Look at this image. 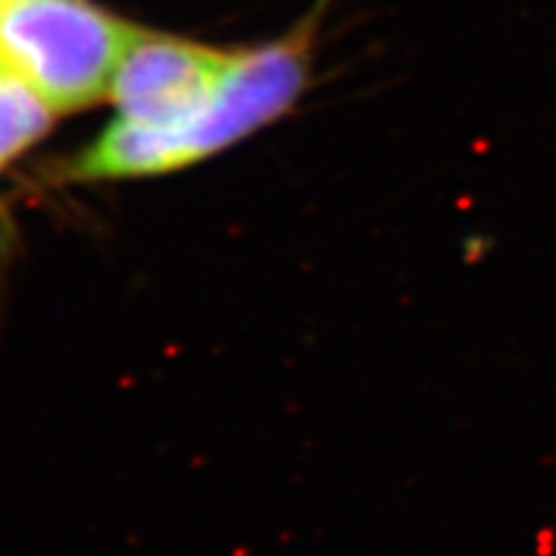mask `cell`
Segmentation results:
<instances>
[{"label": "cell", "instance_id": "3", "mask_svg": "<svg viewBox=\"0 0 556 556\" xmlns=\"http://www.w3.org/2000/svg\"><path fill=\"white\" fill-rule=\"evenodd\" d=\"M229 60V52L137 31L109 96L119 106V119L163 131L184 129L212 103Z\"/></svg>", "mask_w": 556, "mask_h": 556}, {"label": "cell", "instance_id": "2", "mask_svg": "<svg viewBox=\"0 0 556 556\" xmlns=\"http://www.w3.org/2000/svg\"><path fill=\"white\" fill-rule=\"evenodd\" d=\"M135 34L93 0H0V65L54 111L109 96Z\"/></svg>", "mask_w": 556, "mask_h": 556}, {"label": "cell", "instance_id": "1", "mask_svg": "<svg viewBox=\"0 0 556 556\" xmlns=\"http://www.w3.org/2000/svg\"><path fill=\"white\" fill-rule=\"evenodd\" d=\"M323 11L325 0L289 37L232 54L212 103L184 129L163 131L116 119L80 152L73 176L114 180L186 168L278 119L307 88Z\"/></svg>", "mask_w": 556, "mask_h": 556}, {"label": "cell", "instance_id": "4", "mask_svg": "<svg viewBox=\"0 0 556 556\" xmlns=\"http://www.w3.org/2000/svg\"><path fill=\"white\" fill-rule=\"evenodd\" d=\"M54 111L29 83L0 65V168L39 142L52 127Z\"/></svg>", "mask_w": 556, "mask_h": 556}]
</instances>
